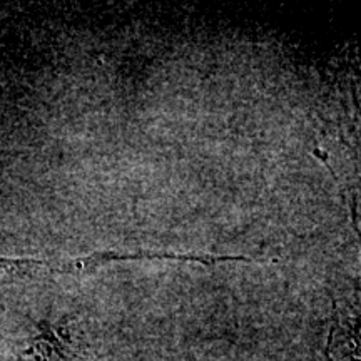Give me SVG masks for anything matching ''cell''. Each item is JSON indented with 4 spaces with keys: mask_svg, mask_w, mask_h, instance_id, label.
Masks as SVG:
<instances>
[{
    "mask_svg": "<svg viewBox=\"0 0 361 361\" xmlns=\"http://www.w3.org/2000/svg\"><path fill=\"white\" fill-rule=\"evenodd\" d=\"M97 255L69 259L7 258L0 256V286L40 281L57 274H87L99 268Z\"/></svg>",
    "mask_w": 361,
    "mask_h": 361,
    "instance_id": "1",
    "label": "cell"
}]
</instances>
